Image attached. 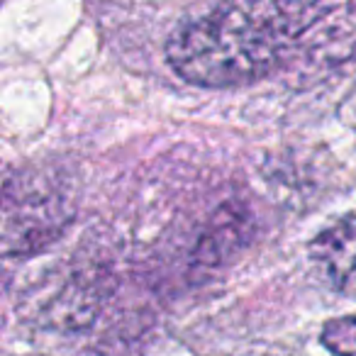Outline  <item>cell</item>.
Here are the masks:
<instances>
[{"mask_svg": "<svg viewBox=\"0 0 356 356\" xmlns=\"http://www.w3.org/2000/svg\"><path fill=\"white\" fill-rule=\"evenodd\" d=\"M322 344L337 356H356V317H337L322 327Z\"/></svg>", "mask_w": 356, "mask_h": 356, "instance_id": "cell-6", "label": "cell"}, {"mask_svg": "<svg viewBox=\"0 0 356 356\" xmlns=\"http://www.w3.org/2000/svg\"><path fill=\"white\" fill-rule=\"evenodd\" d=\"M76 215L56 176L22 168L0 181V257H32L51 247Z\"/></svg>", "mask_w": 356, "mask_h": 356, "instance_id": "cell-2", "label": "cell"}, {"mask_svg": "<svg viewBox=\"0 0 356 356\" xmlns=\"http://www.w3.org/2000/svg\"><path fill=\"white\" fill-rule=\"evenodd\" d=\"M322 10L320 3L220 6L173 32L168 64L203 88L254 83L293 59L300 35Z\"/></svg>", "mask_w": 356, "mask_h": 356, "instance_id": "cell-1", "label": "cell"}, {"mask_svg": "<svg viewBox=\"0 0 356 356\" xmlns=\"http://www.w3.org/2000/svg\"><path fill=\"white\" fill-rule=\"evenodd\" d=\"M310 257L337 291L356 298V215L322 229L312 239Z\"/></svg>", "mask_w": 356, "mask_h": 356, "instance_id": "cell-4", "label": "cell"}, {"mask_svg": "<svg viewBox=\"0 0 356 356\" xmlns=\"http://www.w3.org/2000/svg\"><path fill=\"white\" fill-rule=\"evenodd\" d=\"M249 234H252V218L247 210L232 203L222 205L200 237L195 261L208 268L222 266L232 259V254H237L247 244Z\"/></svg>", "mask_w": 356, "mask_h": 356, "instance_id": "cell-5", "label": "cell"}, {"mask_svg": "<svg viewBox=\"0 0 356 356\" xmlns=\"http://www.w3.org/2000/svg\"><path fill=\"white\" fill-rule=\"evenodd\" d=\"M356 54V6H325L315 22L300 35L293 59L325 71Z\"/></svg>", "mask_w": 356, "mask_h": 356, "instance_id": "cell-3", "label": "cell"}]
</instances>
